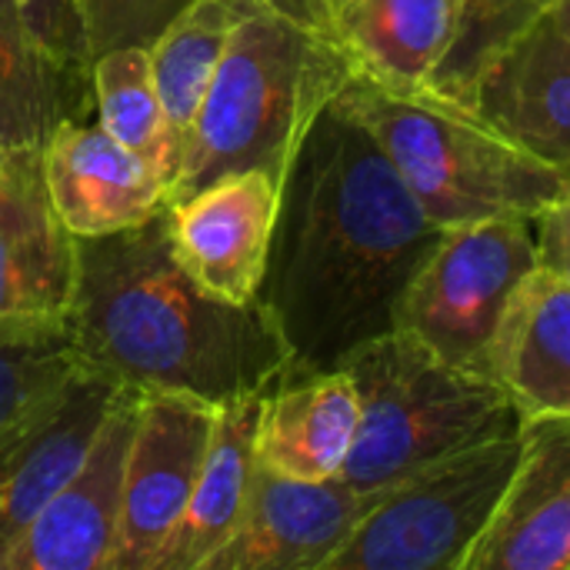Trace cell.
<instances>
[{"label": "cell", "instance_id": "cell-1", "mask_svg": "<svg viewBox=\"0 0 570 570\" xmlns=\"http://www.w3.org/2000/svg\"><path fill=\"white\" fill-rule=\"evenodd\" d=\"M441 230L374 134L334 100L284 174L257 291L291 371H334L394 331L401 297Z\"/></svg>", "mask_w": 570, "mask_h": 570}, {"label": "cell", "instance_id": "cell-2", "mask_svg": "<svg viewBox=\"0 0 570 570\" xmlns=\"http://www.w3.org/2000/svg\"><path fill=\"white\" fill-rule=\"evenodd\" d=\"M67 331L77 361L117 384L214 407L271 391L291 367L261 301L230 304L177 261L167 207L127 230L77 237Z\"/></svg>", "mask_w": 570, "mask_h": 570}, {"label": "cell", "instance_id": "cell-3", "mask_svg": "<svg viewBox=\"0 0 570 570\" xmlns=\"http://www.w3.org/2000/svg\"><path fill=\"white\" fill-rule=\"evenodd\" d=\"M354 77L344 53L281 0H254L234 27L167 204L240 170L284 174L311 124Z\"/></svg>", "mask_w": 570, "mask_h": 570}, {"label": "cell", "instance_id": "cell-4", "mask_svg": "<svg viewBox=\"0 0 570 570\" xmlns=\"http://www.w3.org/2000/svg\"><path fill=\"white\" fill-rule=\"evenodd\" d=\"M381 144L438 227L488 217H538L570 177L504 137L478 110L441 94H397L351 77L337 94Z\"/></svg>", "mask_w": 570, "mask_h": 570}, {"label": "cell", "instance_id": "cell-5", "mask_svg": "<svg viewBox=\"0 0 570 570\" xmlns=\"http://www.w3.org/2000/svg\"><path fill=\"white\" fill-rule=\"evenodd\" d=\"M361 401L354 451L341 481L381 491L471 444L518 434L521 414L491 374L461 367L394 327L344 364Z\"/></svg>", "mask_w": 570, "mask_h": 570}, {"label": "cell", "instance_id": "cell-6", "mask_svg": "<svg viewBox=\"0 0 570 570\" xmlns=\"http://www.w3.org/2000/svg\"><path fill=\"white\" fill-rule=\"evenodd\" d=\"M521 448V431L491 438L394 481L327 570H464L511 484Z\"/></svg>", "mask_w": 570, "mask_h": 570}, {"label": "cell", "instance_id": "cell-7", "mask_svg": "<svg viewBox=\"0 0 570 570\" xmlns=\"http://www.w3.org/2000/svg\"><path fill=\"white\" fill-rule=\"evenodd\" d=\"M534 271V217L511 214L444 227L401 297L397 327L441 357L491 374L501 321Z\"/></svg>", "mask_w": 570, "mask_h": 570}, {"label": "cell", "instance_id": "cell-8", "mask_svg": "<svg viewBox=\"0 0 570 570\" xmlns=\"http://www.w3.org/2000/svg\"><path fill=\"white\" fill-rule=\"evenodd\" d=\"M120 387L77 361L0 424V564L80 468Z\"/></svg>", "mask_w": 570, "mask_h": 570}, {"label": "cell", "instance_id": "cell-9", "mask_svg": "<svg viewBox=\"0 0 570 570\" xmlns=\"http://www.w3.org/2000/svg\"><path fill=\"white\" fill-rule=\"evenodd\" d=\"M217 407L174 391H140L124 468V511L110 570H154L194 494Z\"/></svg>", "mask_w": 570, "mask_h": 570}, {"label": "cell", "instance_id": "cell-10", "mask_svg": "<svg viewBox=\"0 0 570 570\" xmlns=\"http://www.w3.org/2000/svg\"><path fill=\"white\" fill-rule=\"evenodd\" d=\"M381 491L341 478L297 481L257 464L240 524L200 570H327Z\"/></svg>", "mask_w": 570, "mask_h": 570}, {"label": "cell", "instance_id": "cell-11", "mask_svg": "<svg viewBox=\"0 0 570 570\" xmlns=\"http://www.w3.org/2000/svg\"><path fill=\"white\" fill-rule=\"evenodd\" d=\"M137 397V387H120L87 458L20 534L0 570H110Z\"/></svg>", "mask_w": 570, "mask_h": 570}, {"label": "cell", "instance_id": "cell-12", "mask_svg": "<svg viewBox=\"0 0 570 570\" xmlns=\"http://www.w3.org/2000/svg\"><path fill=\"white\" fill-rule=\"evenodd\" d=\"M40 150H0V321L67 324L77 234L53 207Z\"/></svg>", "mask_w": 570, "mask_h": 570}, {"label": "cell", "instance_id": "cell-13", "mask_svg": "<svg viewBox=\"0 0 570 570\" xmlns=\"http://www.w3.org/2000/svg\"><path fill=\"white\" fill-rule=\"evenodd\" d=\"M281 207V180L240 170L167 204L177 261L230 304L257 301Z\"/></svg>", "mask_w": 570, "mask_h": 570}, {"label": "cell", "instance_id": "cell-14", "mask_svg": "<svg viewBox=\"0 0 570 570\" xmlns=\"http://www.w3.org/2000/svg\"><path fill=\"white\" fill-rule=\"evenodd\" d=\"M511 484L464 570H570V417L521 421Z\"/></svg>", "mask_w": 570, "mask_h": 570}, {"label": "cell", "instance_id": "cell-15", "mask_svg": "<svg viewBox=\"0 0 570 570\" xmlns=\"http://www.w3.org/2000/svg\"><path fill=\"white\" fill-rule=\"evenodd\" d=\"M311 20L364 77L397 94H434L451 47V0H281Z\"/></svg>", "mask_w": 570, "mask_h": 570}, {"label": "cell", "instance_id": "cell-16", "mask_svg": "<svg viewBox=\"0 0 570 570\" xmlns=\"http://www.w3.org/2000/svg\"><path fill=\"white\" fill-rule=\"evenodd\" d=\"M40 157L53 207L77 237L127 230L167 207L164 177L100 124L63 120Z\"/></svg>", "mask_w": 570, "mask_h": 570}, {"label": "cell", "instance_id": "cell-17", "mask_svg": "<svg viewBox=\"0 0 570 570\" xmlns=\"http://www.w3.org/2000/svg\"><path fill=\"white\" fill-rule=\"evenodd\" d=\"M468 107L534 157L570 167V37L554 10L518 33L474 80Z\"/></svg>", "mask_w": 570, "mask_h": 570}, {"label": "cell", "instance_id": "cell-18", "mask_svg": "<svg viewBox=\"0 0 570 570\" xmlns=\"http://www.w3.org/2000/svg\"><path fill=\"white\" fill-rule=\"evenodd\" d=\"M361 424V401L344 367L291 371L264 394L257 464L297 478H341Z\"/></svg>", "mask_w": 570, "mask_h": 570}, {"label": "cell", "instance_id": "cell-19", "mask_svg": "<svg viewBox=\"0 0 570 570\" xmlns=\"http://www.w3.org/2000/svg\"><path fill=\"white\" fill-rule=\"evenodd\" d=\"M488 371L521 421L570 417V284L538 267L518 287Z\"/></svg>", "mask_w": 570, "mask_h": 570}, {"label": "cell", "instance_id": "cell-20", "mask_svg": "<svg viewBox=\"0 0 570 570\" xmlns=\"http://www.w3.org/2000/svg\"><path fill=\"white\" fill-rule=\"evenodd\" d=\"M264 394L267 391L244 394L217 407L194 494L154 570H200L240 524L257 474V424Z\"/></svg>", "mask_w": 570, "mask_h": 570}, {"label": "cell", "instance_id": "cell-21", "mask_svg": "<svg viewBox=\"0 0 570 570\" xmlns=\"http://www.w3.org/2000/svg\"><path fill=\"white\" fill-rule=\"evenodd\" d=\"M94 107L90 73L63 67L17 0H0V150L43 147L63 120Z\"/></svg>", "mask_w": 570, "mask_h": 570}, {"label": "cell", "instance_id": "cell-22", "mask_svg": "<svg viewBox=\"0 0 570 570\" xmlns=\"http://www.w3.org/2000/svg\"><path fill=\"white\" fill-rule=\"evenodd\" d=\"M250 3L254 0H190L147 47L180 160L227 40Z\"/></svg>", "mask_w": 570, "mask_h": 570}, {"label": "cell", "instance_id": "cell-23", "mask_svg": "<svg viewBox=\"0 0 570 570\" xmlns=\"http://www.w3.org/2000/svg\"><path fill=\"white\" fill-rule=\"evenodd\" d=\"M94 83V110L97 124L127 150L144 157L170 187L180 170V157L174 147V134L167 124V110L154 80L150 50L147 47H114L100 53L90 67Z\"/></svg>", "mask_w": 570, "mask_h": 570}, {"label": "cell", "instance_id": "cell-24", "mask_svg": "<svg viewBox=\"0 0 570 570\" xmlns=\"http://www.w3.org/2000/svg\"><path fill=\"white\" fill-rule=\"evenodd\" d=\"M558 0H451V47L441 63L434 94L468 107L481 70Z\"/></svg>", "mask_w": 570, "mask_h": 570}, {"label": "cell", "instance_id": "cell-25", "mask_svg": "<svg viewBox=\"0 0 570 570\" xmlns=\"http://www.w3.org/2000/svg\"><path fill=\"white\" fill-rule=\"evenodd\" d=\"M73 364L67 324L0 321V424Z\"/></svg>", "mask_w": 570, "mask_h": 570}, {"label": "cell", "instance_id": "cell-26", "mask_svg": "<svg viewBox=\"0 0 570 570\" xmlns=\"http://www.w3.org/2000/svg\"><path fill=\"white\" fill-rule=\"evenodd\" d=\"M190 0H77L90 57L114 47H150Z\"/></svg>", "mask_w": 570, "mask_h": 570}, {"label": "cell", "instance_id": "cell-27", "mask_svg": "<svg viewBox=\"0 0 570 570\" xmlns=\"http://www.w3.org/2000/svg\"><path fill=\"white\" fill-rule=\"evenodd\" d=\"M43 47L70 70L90 73L94 57L77 0H17Z\"/></svg>", "mask_w": 570, "mask_h": 570}, {"label": "cell", "instance_id": "cell-28", "mask_svg": "<svg viewBox=\"0 0 570 570\" xmlns=\"http://www.w3.org/2000/svg\"><path fill=\"white\" fill-rule=\"evenodd\" d=\"M538 267L570 284V184L534 217Z\"/></svg>", "mask_w": 570, "mask_h": 570}, {"label": "cell", "instance_id": "cell-29", "mask_svg": "<svg viewBox=\"0 0 570 570\" xmlns=\"http://www.w3.org/2000/svg\"><path fill=\"white\" fill-rule=\"evenodd\" d=\"M554 20L561 23V30L570 37V0H558L554 3Z\"/></svg>", "mask_w": 570, "mask_h": 570}, {"label": "cell", "instance_id": "cell-30", "mask_svg": "<svg viewBox=\"0 0 570 570\" xmlns=\"http://www.w3.org/2000/svg\"><path fill=\"white\" fill-rule=\"evenodd\" d=\"M568 177H570V167H568Z\"/></svg>", "mask_w": 570, "mask_h": 570}]
</instances>
